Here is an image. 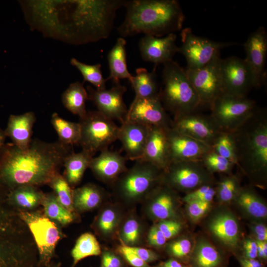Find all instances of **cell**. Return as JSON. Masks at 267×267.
Returning <instances> with one entry per match:
<instances>
[{
	"label": "cell",
	"instance_id": "obj_1",
	"mask_svg": "<svg viewBox=\"0 0 267 267\" xmlns=\"http://www.w3.org/2000/svg\"><path fill=\"white\" fill-rule=\"evenodd\" d=\"M72 152L70 145L59 140L32 139L24 150L13 144L6 145L0 156V187L9 192L22 186L48 185Z\"/></svg>",
	"mask_w": 267,
	"mask_h": 267
},
{
	"label": "cell",
	"instance_id": "obj_2",
	"mask_svg": "<svg viewBox=\"0 0 267 267\" xmlns=\"http://www.w3.org/2000/svg\"><path fill=\"white\" fill-rule=\"evenodd\" d=\"M124 0L61 1L65 12L62 36L73 44L97 42L107 38L112 30L117 11Z\"/></svg>",
	"mask_w": 267,
	"mask_h": 267
},
{
	"label": "cell",
	"instance_id": "obj_3",
	"mask_svg": "<svg viewBox=\"0 0 267 267\" xmlns=\"http://www.w3.org/2000/svg\"><path fill=\"white\" fill-rule=\"evenodd\" d=\"M126 16L117 28L122 38L139 34L162 37L181 29L185 16L176 0H125Z\"/></svg>",
	"mask_w": 267,
	"mask_h": 267
},
{
	"label": "cell",
	"instance_id": "obj_4",
	"mask_svg": "<svg viewBox=\"0 0 267 267\" xmlns=\"http://www.w3.org/2000/svg\"><path fill=\"white\" fill-rule=\"evenodd\" d=\"M37 248L27 225L0 188V267H37Z\"/></svg>",
	"mask_w": 267,
	"mask_h": 267
},
{
	"label": "cell",
	"instance_id": "obj_5",
	"mask_svg": "<svg viewBox=\"0 0 267 267\" xmlns=\"http://www.w3.org/2000/svg\"><path fill=\"white\" fill-rule=\"evenodd\" d=\"M238 165L251 177H265L267 170V114L258 107L243 124L230 133Z\"/></svg>",
	"mask_w": 267,
	"mask_h": 267
},
{
	"label": "cell",
	"instance_id": "obj_6",
	"mask_svg": "<svg viewBox=\"0 0 267 267\" xmlns=\"http://www.w3.org/2000/svg\"><path fill=\"white\" fill-rule=\"evenodd\" d=\"M163 65V87L159 98L165 110L174 116L195 111L200 102L185 69L173 60Z\"/></svg>",
	"mask_w": 267,
	"mask_h": 267
},
{
	"label": "cell",
	"instance_id": "obj_7",
	"mask_svg": "<svg viewBox=\"0 0 267 267\" xmlns=\"http://www.w3.org/2000/svg\"><path fill=\"white\" fill-rule=\"evenodd\" d=\"M27 225L38 253V266L49 265L58 242L65 237L61 226L44 214L42 208L31 211H17Z\"/></svg>",
	"mask_w": 267,
	"mask_h": 267
},
{
	"label": "cell",
	"instance_id": "obj_8",
	"mask_svg": "<svg viewBox=\"0 0 267 267\" xmlns=\"http://www.w3.org/2000/svg\"><path fill=\"white\" fill-rule=\"evenodd\" d=\"M135 162L114 182L117 194L129 200L149 195L162 181V170L142 160Z\"/></svg>",
	"mask_w": 267,
	"mask_h": 267
},
{
	"label": "cell",
	"instance_id": "obj_9",
	"mask_svg": "<svg viewBox=\"0 0 267 267\" xmlns=\"http://www.w3.org/2000/svg\"><path fill=\"white\" fill-rule=\"evenodd\" d=\"M79 123L81 133L78 144L92 157L97 152L108 149L118 140L119 127L97 110L87 111Z\"/></svg>",
	"mask_w": 267,
	"mask_h": 267
},
{
	"label": "cell",
	"instance_id": "obj_10",
	"mask_svg": "<svg viewBox=\"0 0 267 267\" xmlns=\"http://www.w3.org/2000/svg\"><path fill=\"white\" fill-rule=\"evenodd\" d=\"M210 116L221 132L231 133L243 124L258 108L247 96L222 93L210 106Z\"/></svg>",
	"mask_w": 267,
	"mask_h": 267
},
{
	"label": "cell",
	"instance_id": "obj_11",
	"mask_svg": "<svg viewBox=\"0 0 267 267\" xmlns=\"http://www.w3.org/2000/svg\"><path fill=\"white\" fill-rule=\"evenodd\" d=\"M181 45L178 52L187 62V69L202 67L220 56V50L224 47L236 44L233 43L214 41L194 34L190 28L183 29L180 33Z\"/></svg>",
	"mask_w": 267,
	"mask_h": 267
},
{
	"label": "cell",
	"instance_id": "obj_12",
	"mask_svg": "<svg viewBox=\"0 0 267 267\" xmlns=\"http://www.w3.org/2000/svg\"><path fill=\"white\" fill-rule=\"evenodd\" d=\"M212 174L201 161L174 162L163 170L161 182L172 188L191 192L211 183Z\"/></svg>",
	"mask_w": 267,
	"mask_h": 267
},
{
	"label": "cell",
	"instance_id": "obj_13",
	"mask_svg": "<svg viewBox=\"0 0 267 267\" xmlns=\"http://www.w3.org/2000/svg\"><path fill=\"white\" fill-rule=\"evenodd\" d=\"M221 58L219 56L206 65L194 69H185L195 90L201 105L209 107L223 93L221 72Z\"/></svg>",
	"mask_w": 267,
	"mask_h": 267
},
{
	"label": "cell",
	"instance_id": "obj_14",
	"mask_svg": "<svg viewBox=\"0 0 267 267\" xmlns=\"http://www.w3.org/2000/svg\"><path fill=\"white\" fill-rule=\"evenodd\" d=\"M171 127L210 146L222 132L210 115L199 114L196 111L174 116Z\"/></svg>",
	"mask_w": 267,
	"mask_h": 267
},
{
	"label": "cell",
	"instance_id": "obj_15",
	"mask_svg": "<svg viewBox=\"0 0 267 267\" xmlns=\"http://www.w3.org/2000/svg\"><path fill=\"white\" fill-rule=\"evenodd\" d=\"M220 66L223 93L247 96L253 84L250 71L245 60L230 56L221 59Z\"/></svg>",
	"mask_w": 267,
	"mask_h": 267
},
{
	"label": "cell",
	"instance_id": "obj_16",
	"mask_svg": "<svg viewBox=\"0 0 267 267\" xmlns=\"http://www.w3.org/2000/svg\"><path fill=\"white\" fill-rule=\"evenodd\" d=\"M244 59L251 74L253 87L258 88L264 83L266 77L267 33L260 26L251 33L244 44Z\"/></svg>",
	"mask_w": 267,
	"mask_h": 267
},
{
	"label": "cell",
	"instance_id": "obj_17",
	"mask_svg": "<svg viewBox=\"0 0 267 267\" xmlns=\"http://www.w3.org/2000/svg\"><path fill=\"white\" fill-rule=\"evenodd\" d=\"M87 89L88 100L94 103L98 111L112 120L122 122L125 120L128 110L123 100L127 91L125 86L119 83L109 89H94L90 86Z\"/></svg>",
	"mask_w": 267,
	"mask_h": 267
},
{
	"label": "cell",
	"instance_id": "obj_18",
	"mask_svg": "<svg viewBox=\"0 0 267 267\" xmlns=\"http://www.w3.org/2000/svg\"><path fill=\"white\" fill-rule=\"evenodd\" d=\"M125 120L149 127L167 128L171 126V120L159 96L133 101Z\"/></svg>",
	"mask_w": 267,
	"mask_h": 267
},
{
	"label": "cell",
	"instance_id": "obj_19",
	"mask_svg": "<svg viewBox=\"0 0 267 267\" xmlns=\"http://www.w3.org/2000/svg\"><path fill=\"white\" fill-rule=\"evenodd\" d=\"M168 139L170 163L201 161L204 154L212 147L190 137L182 134L172 127L165 129Z\"/></svg>",
	"mask_w": 267,
	"mask_h": 267
},
{
	"label": "cell",
	"instance_id": "obj_20",
	"mask_svg": "<svg viewBox=\"0 0 267 267\" xmlns=\"http://www.w3.org/2000/svg\"><path fill=\"white\" fill-rule=\"evenodd\" d=\"M177 36L171 33L164 37L145 35L139 41L138 47L141 58L155 65L164 64L173 60L179 47L176 44Z\"/></svg>",
	"mask_w": 267,
	"mask_h": 267
},
{
	"label": "cell",
	"instance_id": "obj_21",
	"mask_svg": "<svg viewBox=\"0 0 267 267\" xmlns=\"http://www.w3.org/2000/svg\"><path fill=\"white\" fill-rule=\"evenodd\" d=\"M150 127L124 120L119 127L118 140L127 160H140L143 153Z\"/></svg>",
	"mask_w": 267,
	"mask_h": 267
},
{
	"label": "cell",
	"instance_id": "obj_22",
	"mask_svg": "<svg viewBox=\"0 0 267 267\" xmlns=\"http://www.w3.org/2000/svg\"><path fill=\"white\" fill-rule=\"evenodd\" d=\"M92 157L89 168L98 179L105 182H115L127 169V159L118 152L108 149Z\"/></svg>",
	"mask_w": 267,
	"mask_h": 267
},
{
	"label": "cell",
	"instance_id": "obj_23",
	"mask_svg": "<svg viewBox=\"0 0 267 267\" xmlns=\"http://www.w3.org/2000/svg\"><path fill=\"white\" fill-rule=\"evenodd\" d=\"M140 160L150 163L163 171L169 166V146L165 128L150 127L143 155Z\"/></svg>",
	"mask_w": 267,
	"mask_h": 267
},
{
	"label": "cell",
	"instance_id": "obj_24",
	"mask_svg": "<svg viewBox=\"0 0 267 267\" xmlns=\"http://www.w3.org/2000/svg\"><path fill=\"white\" fill-rule=\"evenodd\" d=\"M35 121L36 116L33 112L12 115L9 118L5 135L11 139L16 147L24 150L32 141V129Z\"/></svg>",
	"mask_w": 267,
	"mask_h": 267
},
{
	"label": "cell",
	"instance_id": "obj_25",
	"mask_svg": "<svg viewBox=\"0 0 267 267\" xmlns=\"http://www.w3.org/2000/svg\"><path fill=\"white\" fill-rule=\"evenodd\" d=\"M44 194L38 187L22 186L8 192L7 200L17 211H31L41 205Z\"/></svg>",
	"mask_w": 267,
	"mask_h": 267
},
{
	"label": "cell",
	"instance_id": "obj_26",
	"mask_svg": "<svg viewBox=\"0 0 267 267\" xmlns=\"http://www.w3.org/2000/svg\"><path fill=\"white\" fill-rule=\"evenodd\" d=\"M126 45L125 39L119 38L108 53L107 58L110 74L106 79L107 81L111 80L114 84H117L121 79L130 80L132 78L127 68Z\"/></svg>",
	"mask_w": 267,
	"mask_h": 267
},
{
	"label": "cell",
	"instance_id": "obj_27",
	"mask_svg": "<svg viewBox=\"0 0 267 267\" xmlns=\"http://www.w3.org/2000/svg\"><path fill=\"white\" fill-rule=\"evenodd\" d=\"M212 233L226 246L234 248L239 241V226L235 218L223 213L216 217L210 225Z\"/></svg>",
	"mask_w": 267,
	"mask_h": 267
},
{
	"label": "cell",
	"instance_id": "obj_28",
	"mask_svg": "<svg viewBox=\"0 0 267 267\" xmlns=\"http://www.w3.org/2000/svg\"><path fill=\"white\" fill-rule=\"evenodd\" d=\"M158 185L150 192L152 198L150 211L151 214L158 219L162 221L169 220L175 215L173 191L172 188L165 184V187Z\"/></svg>",
	"mask_w": 267,
	"mask_h": 267
},
{
	"label": "cell",
	"instance_id": "obj_29",
	"mask_svg": "<svg viewBox=\"0 0 267 267\" xmlns=\"http://www.w3.org/2000/svg\"><path fill=\"white\" fill-rule=\"evenodd\" d=\"M92 157L82 150L78 153L72 152L65 159L63 176L72 188L82 180Z\"/></svg>",
	"mask_w": 267,
	"mask_h": 267
},
{
	"label": "cell",
	"instance_id": "obj_30",
	"mask_svg": "<svg viewBox=\"0 0 267 267\" xmlns=\"http://www.w3.org/2000/svg\"><path fill=\"white\" fill-rule=\"evenodd\" d=\"M103 192L96 185L88 183L73 189V205L75 211L83 212L96 208L101 202Z\"/></svg>",
	"mask_w": 267,
	"mask_h": 267
},
{
	"label": "cell",
	"instance_id": "obj_31",
	"mask_svg": "<svg viewBox=\"0 0 267 267\" xmlns=\"http://www.w3.org/2000/svg\"><path fill=\"white\" fill-rule=\"evenodd\" d=\"M136 75L129 80L135 95L133 101L139 99L150 98L159 96L156 76L154 72H149L146 68L136 69Z\"/></svg>",
	"mask_w": 267,
	"mask_h": 267
},
{
	"label": "cell",
	"instance_id": "obj_32",
	"mask_svg": "<svg viewBox=\"0 0 267 267\" xmlns=\"http://www.w3.org/2000/svg\"><path fill=\"white\" fill-rule=\"evenodd\" d=\"M61 99L64 107L73 114L81 118L87 113L86 103L88 93L80 82L71 84L62 93Z\"/></svg>",
	"mask_w": 267,
	"mask_h": 267
},
{
	"label": "cell",
	"instance_id": "obj_33",
	"mask_svg": "<svg viewBox=\"0 0 267 267\" xmlns=\"http://www.w3.org/2000/svg\"><path fill=\"white\" fill-rule=\"evenodd\" d=\"M41 206L45 215L61 226L69 225L75 220V213L62 206L53 192L44 193Z\"/></svg>",
	"mask_w": 267,
	"mask_h": 267
},
{
	"label": "cell",
	"instance_id": "obj_34",
	"mask_svg": "<svg viewBox=\"0 0 267 267\" xmlns=\"http://www.w3.org/2000/svg\"><path fill=\"white\" fill-rule=\"evenodd\" d=\"M51 123L58 135L60 141L70 146L78 144L81 133L79 123L65 120L57 113L52 114Z\"/></svg>",
	"mask_w": 267,
	"mask_h": 267
},
{
	"label": "cell",
	"instance_id": "obj_35",
	"mask_svg": "<svg viewBox=\"0 0 267 267\" xmlns=\"http://www.w3.org/2000/svg\"><path fill=\"white\" fill-rule=\"evenodd\" d=\"M222 259L217 250L209 243L200 242L191 256L192 267H220Z\"/></svg>",
	"mask_w": 267,
	"mask_h": 267
},
{
	"label": "cell",
	"instance_id": "obj_36",
	"mask_svg": "<svg viewBox=\"0 0 267 267\" xmlns=\"http://www.w3.org/2000/svg\"><path fill=\"white\" fill-rule=\"evenodd\" d=\"M101 252V248L96 237L91 233H84L77 239L71 251L73 259L71 267H75L84 258L98 256Z\"/></svg>",
	"mask_w": 267,
	"mask_h": 267
},
{
	"label": "cell",
	"instance_id": "obj_37",
	"mask_svg": "<svg viewBox=\"0 0 267 267\" xmlns=\"http://www.w3.org/2000/svg\"><path fill=\"white\" fill-rule=\"evenodd\" d=\"M235 199L238 204L251 216L256 218H265L267 217V206L250 189H240Z\"/></svg>",
	"mask_w": 267,
	"mask_h": 267
},
{
	"label": "cell",
	"instance_id": "obj_38",
	"mask_svg": "<svg viewBox=\"0 0 267 267\" xmlns=\"http://www.w3.org/2000/svg\"><path fill=\"white\" fill-rule=\"evenodd\" d=\"M58 201L65 209L75 213L73 205V189L63 175L57 174L48 184Z\"/></svg>",
	"mask_w": 267,
	"mask_h": 267
},
{
	"label": "cell",
	"instance_id": "obj_39",
	"mask_svg": "<svg viewBox=\"0 0 267 267\" xmlns=\"http://www.w3.org/2000/svg\"><path fill=\"white\" fill-rule=\"evenodd\" d=\"M70 63L81 72L84 78V82L90 83L95 87L96 89H106L107 80L102 76L100 64L89 65L82 63L74 58L71 59Z\"/></svg>",
	"mask_w": 267,
	"mask_h": 267
},
{
	"label": "cell",
	"instance_id": "obj_40",
	"mask_svg": "<svg viewBox=\"0 0 267 267\" xmlns=\"http://www.w3.org/2000/svg\"><path fill=\"white\" fill-rule=\"evenodd\" d=\"M201 161L205 168L211 174L217 172L230 174L233 163L219 155L213 149L203 155Z\"/></svg>",
	"mask_w": 267,
	"mask_h": 267
},
{
	"label": "cell",
	"instance_id": "obj_41",
	"mask_svg": "<svg viewBox=\"0 0 267 267\" xmlns=\"http://www.w3.org/2000/svg\"><path fill=\"white\" fill-rule=\"evenodd\" d=\"M212 147L213 151L237 165L234 143L230 133L222 132Z\"/></svg>",
	"mask_w": 267,
	"mask_h": 267
},
{
	"label": "cell",
	"instance_id": "obj_42",
	"mask_svg": "<svg viewBox=\"0 0 267 267\" xmlns=\"http://www.w3.org/2000/svg\"><path fill=\"white\" fill-rule=\"evenodd\" d=\"M240 189L237 178L229 174L219 182L216 189V194L220 201L228 202L235 198Z\"/></svg>",
	"mask_w": 267,
	"mask_h": 267
},
{
	"label": "cell",
	"instance_id": "obj_43",
	"mask_svg": "<svg viewBox=\"0 0 267 267\" xmlns=\"http://www.w3.org/2000/svg\"><path fill=\"white\" fill-rule=\"evenodd\" d=\"M118 222V216L113 209H104L99 215L95 222L96 229L104 235L112 234Z\"/></svg>",
	"mask_w": 267,
	"mask_h": 267
},
{
	"label": "cell",
	"instance_id": "obj_44",
	"mask_svg": "<svg viewBox=\"0 0 267 267\" xmlns=\"http://www.w3.org/2000/svg\"><path fill=\"white\" fill-rule=\"evenodd\" d=\"M216 194V189L211 183L204 184L188 192L183 198L186 203L191 201H201L211 203Z\"/></svg>",
	"mask_w": 267,
	"mask_h": 267
},
{
	"label": "cell",
	"instance_id": "obj_45",
	"mask_svg": "<svg viewBox=\"0 0 267 267\" xmlns=\"http://www.w3.org/2000/svg\"><path fill=\"white\" fill-rule=\"evenodd\" d=\"M140 225L134 219L128 220L122 229V238L126 245L132 246L139 241Z\"/></svg>",
	"mask_w": 267,
	"mask_h": 267
},
{
	"label": "cell",
	"instance_id": "obj_46",
	"mask_svg": "<svg viewBox=\"0 0 267 267\" xmlns=\"http://www.w3.org/2000/svg\"><path fill=\"white\" fill-rule=\"evenodd\" d=\"M191 242L187 239H181L170 244L169 252L173 256L177 258L186 257L190 252Z\"/></svg>",
	"mask_w": 267,
	"mask_h": 267
},
{
	"label": "cell",
	"instance_id": "obj_47",
	"mask_svg": "<svg viewBox=\"0 0 267 267\" xmlns=\"http://www.w3.org/2000/svg\"><path fill=\"white\" fill-rule=\"evenodd\" d=\"M186 203L187 213L194 221L203 217L209 210L211 204V203L201 201H191Z\"/></svg>",
	"mask_w": 267,
	"mask_h": 267
},
{
	"label": "cell",
	"instance_id": "obj_48",
	"mask_svg": "<svg viewBox=\"0 0 267 267\" xmlns=\"http://www.w3.org/2000/svg\"><path fill=\"white\" fill-rule=\"evenodd\" d=\"M119 253L133 267H149L148 264L142 260L129 246L121 245L118 248Z\"/></svg>",
	"mask_w": 267,
	"mask_h": 267
},
{
	"label": "cell",
	"instance_id": "obj_49",
	"mask_svg": "<svg viewBox=\"0 0 267 267\" xmlns=\"http://www.w3.org/2000/svg\"><path fill=\"white\" fill-rule=\"evenodd\" d=\"M157 225L167 240L178 234L181 229L179 222L169 220H163Z\"/></svg>",
	"mask_w": 267,
	"mask_h": 267
},
{
	"label": "cell",
	"instance_id": "obj_50",
	"mask_svg": "<svg viewBox=\"0 0 267 267\" xmlns=\"http://www.w3.org/2000/svg\"><path fill=\"white\" fill-rule=\"evenodd\" d=\"M147 238L149 244L154 247L162 246L167 240L157 225L151 227Z\"/></svg>",
	"mask_w": 267,
	"mask_h": 267
},
{
	"label": "cell",
	"instance_id": "obj_51",
	"mask_svg": "<svg viewBox=\"0 0 267 267\" xmlns=\"http://www.w3.org/2000/svg\"><path fill=\"white\" fill-rule=\"evenodd\" d=\"M100 267H122V263L116 254L105 251L102 254Z\"/></svg>",
	"mask_w": 267,
	"mask_h": 267
},
{
	"label": "cell",
	"instance_id": "obj_52",
	"mask_svg": "<svg viewBox=\"0 0 267 267\" xmlns=\"http://www.w3.org/2000/svg\"><path fill=\"white\" fill-rule=\"evenodd\" d=\"M130 247L142 260L147 264L156 261L159 258L158 255L151 250L135 246Z\"/></svg>",
	"mask_w": 267,
	"mask_h": 267
},
{
	"label": "cell",
	"instance_id": "obj_53",
	"mask_svg": "<svg viewBox=\"0 0 267 267\" xmlns=\"http://www.w3.org/2000/svg\"><path fill=\"white\" fill-rule=\"evenodd\" d=\"M244 257L255 259L258 257L257 247L255 241L250 239H246L243 244Z\"/></svg>",
	"mask_w": 267,
	"mask_h": 267
},
{
	"label": "cell",
	"instance_id": "obj_54",
	"mask_svg": "<svg viewBox=\"0 0 267 267\" xmlns=\"http://www.w3.org/2000/svg\"><path fill=\"white\" fill-rule=\"evenodd\" d=\"M253 231L256 235L257 240L267 241V228L262 223H258L253 226Z\"/></svg>",
	"mask_w": 267,
	"mask_h": 267
},
{
	"label": "cell",
	"instance_id": "obj_55",
	"mask_svg": "<svg viewBox=\"0 0 267 267\" xmlns=\"http://www.w3.org/2000/svg\"><path fill=\"white\" fill-rule=\"evenodd\" d=\"M241 267H264L259 261L253 259L241 257L239 259Z\"/></svg>",
	"mask_w": 267,
	"mask_h": 267
},
{
	"label": "cell",
	"instance_id": "obj_56",
	"mask_svg": "<svg viewBox=\"0 0 267 267\" xmlns=\"http://www.w3.org/2000/svg\"><path fill=\"white\" fill-rule=\"evenodd\" d=\"M258 257L260 258L266 260L267 258V241H261L256 240V241Z\"/></svg>",
	"mask_w": 267,
	"mask_h": 267
},
{
	"label": "cell",
	"instance_id": "obj_57",
	"mask_svg": "<svg viewBox=\"0 0 267 267\" xmlns=\"http://www.w3.org/2000/svg\"><path fill=\"white\" fill-rule=\"evenodd\" d=\"M162 267H186L184 265L174 259H170L165 262Z\"/></svg>",
	"mask_w": 267,
	"mask_h": 267
},
{
	"label": "cell",
	"instance_id": "obj_58",
	"mask_svg": "<svg viewBox=\"0 0 267 267\" xmlns=\"http://www.w3.org/2000/svg\"><path fill=\"white\" fill-rule=\"evenodd\" d=\"M5 135L4 133L0 130V148L3 145Z\"/></svg>",
	"mask_w": 267,
	"mask_h": 267
},
{
	"label": "cell",
	"instance_id": "obj_59",
	"mask_svg": "<svg viewBox=\"0 0 267 267\" xmlns=\"http://www.w3.org/2000/svg\"><path fill=\"white\" fill-rule=\"evenodd\" d=\"M61 264L60 263H53L52 261L49 265L46 266H43V267H39L37 266V267H61Z\"/></svg>",
	"mask_w": 267,
	"mask_h": 267
}]
</instances>
